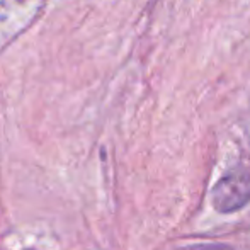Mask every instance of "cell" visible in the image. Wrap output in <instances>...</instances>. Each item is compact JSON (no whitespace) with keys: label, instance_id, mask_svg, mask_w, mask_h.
I'll use <instances>...</instances> for the list:
<instances>
[{"label":"cell","instance_id":"obj_1","mask_svg":"<svg viewBox=\"0 0 250 250\" xmlns=\"http://www.w3.org/2000/svg\"><path fill=\"white\" fill-rule=\"evenodd\" d=\"M250 201V175L231 172L225 175L213 191V204L221 213H231L244 208Z\"/></svg>","mask_w":250,"mask_h":250},{"label":"cell","instance_id":"obj_2","mask_svg":"<svg viewBox=\"0 0 250 250\" xmlns=\"http://www.w3.org/2000/svg\"><path fill=\"white\" fill-rule=\"evenodd\" d=\"M181 250H230L225 245H194V247H186Z\"/></svg>","mask_w":250,"mask_h":250}]
</instances>
